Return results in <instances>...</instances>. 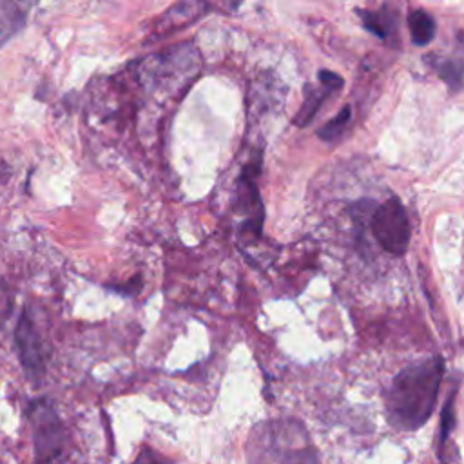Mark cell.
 <instances>
[{
	"label": "cell",
	"instance_id": "obj_8",
	"mask_svg": "<svg viewBox=\"0 0 464 464\" xmlns=\"http://www.w3.org/2000/svg\"><path fill=\"white\" fill-rule=\"evenodd\" d=\"M29 0H0V47L25 25Z\"/></svg>",
	"mask_w": 464,
	"mask_h": 464
},
{
	"label": "cell",
	"instance_id": "obj_12",
	"mask_svg": "<svg viewBox=\"0 0 464 464\" xmlns=\"http://www.w3.org/2000/svg\"><path fill=\"white\" fill-rule=\"evenodd\" d=\"M437 72L451 91L457 92L460 89V85H462V63L459 60H444L442 63H437Z\"/></svg>",
	"mask_w": 464,
	"mask_h": 464
},
{
	"label": "cell",
	"instance_id": "obj_4",
	"mask_svg": "<svg viewBox=\"0 0 464 464\" xmlns=\"http://www.w3.org/2000/svg\"><path fill=\"white\" fill-rule=\"evenodd\" d=\"M239 2L241 0H179L158 20L154 27V36L163 38L167 34L178 33L187 25L198 22L210 11L232 13L237 9Z\"/></svg>",
	"mask_w": 464,
	"mask_h": 464
},
{
	"label": "cell",
	"instance_id": "obj_6",
	"mask_svg": "<svg viewBox=\"0 0 464 464\" xmlns=\"http://www.w3.org/2000/svg\"><path fill=\"white\" fill-rule=\"evenodd\" d=\"M14 341L20 353V362L24 364L25 372L29 373V377L40 379L45 372V361H44L40 337L27 314H22L18 319V324L14 330Z\"/></svg>",
	"mask_w": 464,
	"mask_h": 464
},
{
	"label": "cell",
	"instance_id": "obj_13",
	"mask_svg": "<svg viewBox=\"0 0 464 464\" xmlns=\"http://www.w3.org/2000/svg\"><path fill=\"white\" fill-rule=\"evenodd\" d=\"M455 426V392L448 397L442 415H440V430H439V446H442L450 435V431Z\"/></svg>",
	"mask_w": 464,
	"mask_h": 464
},
{
	"label": "cell",
	"instance_id": "obj_1",
	"mask_svg": "<svg viewBox=\"0 0 464 464\" xmlns=\"http://www.w3.org/2000/svg\"><path fill=\"white\" fill-rule=\"evenodd\" d=\"M444 375L442 357H428L401 370L386 393L388 422L397 430H417L433 413Z\"/></svg>",
	"mask_w": 464,
	"mask_h": 464
},
{
	"label": "cell",
	"instance_id": "obj_15",
	"mask_svg": "<svg viewBox=\"0 0 464 464\" xmlns=\"http://www.w3.org/2000/svg\"><path fill=\"white\" fill-rule=\"evenodd\" d=\"M9 178H11V167H9L7 161H4V160L0 158V185L5 183Z\"/></svg>",
	"mask_w": 464,
	"mask_h": 464
},
{
	"label": "cell",
	"instance_id": "obj_3",
	"mask_svg": "<svg viewBox=\"0 0 464 464\" xmlns=\"http://www.w3.org/2000/svg\"><path fill=\"white\" fill-rule=\"evenodd\" d=\"M261 428L263 430H257V440H250L252 464H317L315 457L308 453L304 440L297 446H286V450H283L279 424L272 422V428Z\"/></svg>",
	"mask_w": 464,
	"mask_h": 464
},
{
	"label": "cell",
	"instance_id": "obj_10",
	"mask_svg": "<svg viewBox=\"0 0 464 464\" xmlns=\"http://www.w3.org/2000/svg\"><path fill=\"white\" fill-rule=\"evenodd\" d=\"M410 36L415 45H428L435 36V20L422 9L411 11L408 16Z\"/></svg>",
	"mask_w": 464,
	"mask_h": 464
},
{
	"label": "cell",
	"instance_id": "obj_5",
	"mask_svg": "<svg viewBox=\"0 0 464 464\" xmlns=\"http://www.w3.org/2000/svg\"><path fill=\"white\" fill-rule=\"evenodd\" d=\"M34 426L36 464H51L65 446V430L47 402H36L31 410Z\"/></svg>",
	"mask_w": 464,
	"mask_h": 464
},
{
	"label": "cell",
	"instance_id": "obj_9",
	"mask_svg": "<svg viewBox=\"0 0 464 464\" xmlns=\"http://www.w3.org/2000/svg\"><path fill=\"white\" fill-rule=\"evenodd\" d=\"M359 18L364 29L384 42H395L397 36V14L395 11L382 7L377 11L359 9Z\"/></svg>",
	"mask_w": 464,
	"mask_h": 464
},
{
	"label": "cell",
	"instance_id": "obj_11",
	"mask_svg": "<svg viewBox=\"0 0 464 464\" xmlns=\"http://www.w3.org/2000/svg\"><path fill=\"white\" fill-rule=\"evenodd\" d=\"M350 114H352L350 105H344L334 120H330L328 123H324V125L319 129L317 136H319L321 140H324V141H335L337 138H341V136L344 134V130H346V127H348V121H350Z\"/></svg>",
	"mask_w": 464,
	"mask_h": 464
},
{
	"label": "cell",
	"instance_id": "obj_7",
	"mask_svg": "<svg viewBox=\"0 0 464 464\" xmlns=\"http://www.w3.org/2000/svg\"><path fill=\"white\" fill-rule=\"evenodd\" d=\"M317 80L323 87H314V85L304 87V102L294 118V125H297V127H306L315 118V114L323 107L324 100H328V96L334 91H339L344 83L337 72L328 71V69L319 71Z\"/></svg>",
	"mask_w": 464,
	"mask_h": 464
},
{
	"label": "cell",
	"instance_id": "obj_2",
	"mask_svg": "<svg viewBox=\"0 0 464 464\" xmlns=\"http://www.w3.org/2000/svg\"><path fill=\"white\" fill-rule=\"evenodd\" d=\"M372 232L382 250L402 256L410 243V221L406 208L397 198L381 203L372 214Z\"/></svg>",
	"mask_w": 464,
	"mask_h": 464
},
{
	"label": "cell",
	"instance_id": "obj_14",
	"mask_svg": "<svg viewBox=\"0 0 464 464\" xmlns=\"http://www.w3.org/2000/svg\"><path fill=\"white\" fill-rule=\"evenodd\" d=\"M111 290H114V292H120V294H123V295H134V294H138L140 292V288H141V277L140 276H136L132 281H127V285L125 286H120V285H114V286H109Z\"/></svg>",
	"mask_w": 464,
	"mask_h": 464
}]
</instances>
